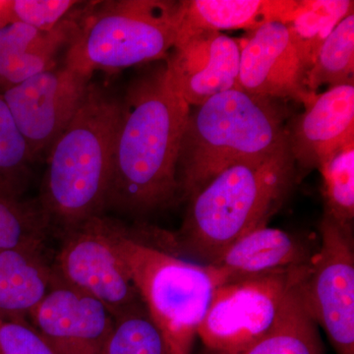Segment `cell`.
Segmentation results:
<instances>
[{
  "label": "cell",
  "instance_id": "d6986e66",
  "mask_svg": "<svg viewBox=\"0 0 354 354\" xmlns=\"http://www.w3.org/2000/svg\"><path fill=\"white\" fill-rule=\"evenodd\" d=\"M297 286L286 295L271 329L241 354H324L318 326L300 302Z\"/></svg>",
  "mask_w": 354,
  "mask_h": 354
},
{
  "label": "cell",
  "instance_id": "8fae6325",
  "mask_svg": "<svg viewBox=\"0 0 354 354\" xmlns=\"http://www.w3.org/2000/svg\"><path fill=\"white\" fill-rule=\"evenodd\" d=\"M243 39L205 30L177 35L165 60L172 90L193 108L236 88Z\"/></svg>",
  "mask_w": 354,
  "mask_h": 354
},
{
  "label": "cell",
  "instance_id": "4fadbf2b",
  "mask_svg": "<svg viewBox=\"0 0 354 354\" xmlns=\"http://www.w3.org/2000/svg\"><path fill=\"white\" fill-rule=\"evenodd\" d=\"M30 322L57 354H104L114 318L101 302L67 286L53 272L50 290Z\"/></svg>",
  "mask_w": 354,
  "mask_h": 354
},
{
  "label": "cell",
  "instance_id": "8992f818",
  "mask_svg": "<svg viewBox=\"0 0 354 354\" xmlns=\"http://www.w3.org/2000/svg\"><path fill=\"white\" fill-rule=\"evenodd\" d=\"M181 18L183 1H88L64 64L92 78L95 71L113 73L165 60Z\"/></svg>",
  "mask_w": 354,
  "mask_h": 354
},
{
  "label": "cell",
  "instance_id": "7a4b0ae2",
  "mask_svg": "<svg viewBox=\"0 0 354 354\" xmlns=\"http://www.w3.org/2000/svg\"><path fill=\"white\" fill-rule=\"evenodd\" d=\"M297 178L290 142L267 155L235 162L186 201L176 234L158 232V236L171 241L169 252L211 264L241 237L268 227Z\"/></svg>",
  "mask_w": 354,
  "mask_h": 354
},
{
  "label": "cell",
  "instance_id": "e0dca14e",
  "mask_svg": "<svg viewBox=\"0 0 354 354\" xmlns=\"http://www.w3.org/2000/svg\"><path fill=\"white\" fill-rule=\"evenodd\" d=\"M44 246L0 249V318L30 321L50 290L53 264Z\"/></svg>",
  "mask_w": 354,
  "mask_h": 354
},
{
  "label": "cell",
  "instance_id": "30bf717a",
  "mask_svg": "<svg viewBox=\"0 0 354 354\" xmlns=\"http://www.w3.org/2000/svg\"><path fill=\"white\" fill-rule=\"evenodd\" d=\"M91 79L64 64L1 94L35 162L48 157L78 111Z\"/></svg>",
  "mask_w": 354,
  "mask_h": 354
},
{
  "label": "cell",
  "instance_id": "484cf974",
  "mask_svg": "<svg viewBox=\"0 0 354 354\" xmlns=\"http://www.w3.org/2000/svg\"><path fill=\"white\" fill-rule=\"evenodd\" d=\"M83 4L75 0H9V17L10 22L50 32L75 15Z\"/></svg>",
  "mask_w": 354,
  "mask_h": 354
},
{
  "label": "cell",
  "instance_id": "52a82bcc",
  "mask_svg": "<svg viewBox=\"0 0 354 354\" xmlns=\"http://www.w3.org/2000/svg\"><path fill=\"white\" fill-rule=\"evenodd\" d=\"M310 265L218 286L198 329L203 346L243 353L271 329L286 295L304 279Z\"/></svg>",
  "mask_w": 354,
  "mask_h": 354
},
{
  "label": "cell",
  "instance_id": "2e32d148",
  "mask_svg": "<svg viewBox=\"0 0 354 354\" xmlns=\"http://www.w3.org/2000/svg\"><path fill=\"white\" fill-rule=\"evenodd\" d=\"M315 252L290 232L265 227L235 241L209 266L223 285L308 266Z\"/></svg>",
  "mask_w": 354,
  "mask_h": 354
},
{
  "label": "cell",
  "instance_id": "277c9868",
  "mask_svg": "<svg viewBox=\"0 0 354 354\" xmlns=\"http://www.w3.org/2000/svg\"><path fill=\"white\" fill-rule=\"evenodd\" d=\"M276 100L239 88L190 108L177 162L178 202H186L235 162L274 152L288 142Z\"/></svg>",
  "mask_w": 354,
  "mask_h": 354
},
{
  "label": "cell",
  "instance_id": "3957f363",
  "mask_svg": "<svg viewBox=\"0 0 354 354\" xmlns=\"http://www.w3.org/2000/svg\"><path fill=\"white\" fill-rule=\"evenodd\" d=\"M121 97L100 84H88L78 111L46 158L38 201L60 234L104 215Z\"/></svg>",
  "mask_w": 354,
  "mask_h": 354
},
{
  "label": "cell",
  "instance_id": "83f0119b",
  "mask_svg": "<svg viewBox=\"0 0 354 354\" xmlns=\"http://www.w3.org/2000/svg\"><path fill=\"white\" fill-rule=\"evenodd\" d=\"M9 0H0V28L10 22L8 12Z\"/></svg>",
  "mask_w": 354,
  "mask_h": 354
},
{
  "label": "cell",
  "instance_id": "ffe728a7",
  "mask_svg": "<svg viewBox=\"0 0 354 354\" xmlns=\"http://www.w3.org/2000/svg\"><path fill=\"white\" fill-rule=\"evenodd\" d=\"M353 0H300L286 24L307 72L317 51L342 19L353 13Z\"/></svg>",
  "mask_w": 354,
  "mask_h": 354
},
{
  "label": "cell",
  "instance_id": "9c48e42d",
  "mask_svg": "<svg viewBox=\"0 0 354 354\" xmlns=\"http://www.w3.org/2000/svg\"><path fill=\"white\" fill-rule=\"evenodd\" d=\"M58 235L53 269L60 281L101 302L114 319L143 304L116 252L111 218L94 216Z\"/></svg>",
  "mask_w": 354,
  "mask_h": 354
},
{
  "label": "cell",
  "instance_id": "4316f807",
  "mask_svg": "<svg viewBox=\"0 0 354 354\" xmlns=\"http://www.w3.org/2000/svg\"><path fill=\"white\" fill-rule=\"evenodd\" d=\"M0 354H57L30 321L0 318Z\"/></svg>",
  "mask_w": 354,
  "mask_h": 354
},
{
  "label": "cell",
  "instance_id": "5bb4252c",
  "mask_svg": "<svg viewBox=\"0 0 354 354\" xmlns=\"http://www.w3.org/2000/svg\"><path fill=\"white\" fill-rule=\"evenodd\" d=\"M298 177L320 167L344 147L354 143V84L330 87L316 95L288 131Z\"/></svg>",
  "mask_w": 354,
  "mask_h": 354
},
{
  "label": "cell",
  "instance_id": "ac0fdd59",
  "mask_svg": "<svg viewBox=\"0 0 354 354\" xmlns=\"http://www.w3.org/2000/svg\"><path fill=\"white\" fill-rule=\"evenodd\" d=\"M297 0H183L178 34L245 29L252 32L271 21L288 24Z\"/></svg>",
  "mask_w": 354,
  "mask_h": 354
},
{
  "label": "cell",
  "instance_id": "603a6c76",
  "mask_svg": "<svg viewBox=\"0 0 354 354\" xmlns=\"http://www.w3.org/2000/svg\"><path fill=\"white\" fill-rule=\"evenodd\" d=\"M35 162L0 94V192L23 197L32 179Z\"/></svg>",
  "mask_w": 354,
  "mask_h": 354
},
{
  "label": "cell",
  "instance_id": "6da1fadb",
  "mask_svg": "<svg viewBox=\"0 0 354 354\" xmlns=\"http://www.w3.org/2000/svg\"><path fill=\"white\" fill-rule=\"evenodd\" d=\"M189 111L165 62L133 79L121 97L106 209L144 216L178 202L177 162Z\"/></svg>",
  "mask_w": 354,
  "mask_h": 354
},
{
  "label": "cell",
  "instance_id": "f1b7e54d",
  "mask_svg": "<svg viewBox=\"0 0 354 354\" xmlns=\"http://www.w3.org/2000/svg\"><path fill=\"white\" fill-rule=\"evenodd\" d=\"M199 354H234V353H227V351H216V349H211V348H205L202 349L201 353Z\"/></svg>",
  "mask_w": 354,
  "mask_h": 354
},
{
  "label": "cell",
  "instance_id": "5b68a950",
  "mask_svg": "<svg viewBox=\"0 0 354 354\" xmlns=\"http://www.w3.org/2000/svg\"><path fill=\"white\" fill-rule=\"evenodd\" d=\"M116 252L127 268L149 315L174 354H191L193 344L221 286L209 265L183 259L140 241L124 225L111 220Z\"/></svg>",
  "mask_w": 354,
  "mask_h": 354
},
{
  "label": "cell",
  "instance_id": "44dd1931",
  "mask_svg": "<svg viewBox=\"0 0 354 354\" xmlns=\"http://www.w3.org/2000/svg\"><path fill=\"white\" fill-rule=\"evenodd\" d=\"M354 14L335 26L317 51L306 74L307 88L312 93L323 85L330 87L353 83Z\"/></svg>",
  "mask_w": 354,
  "mask_h": 354
},
{
  "label": "cell",
  "instance_id": "ba28073f",
  "mask_svg": "<svg viewBox=\"0 0 354 354\" xmlns=\"http://www.w3.org/2000/svg\"><path fill=\"white\" fill-rule=\"evenodd\" d=\"M320 246L297 286L300 302L337 354H354L353 227L324 214Z\"/></svg>",
  "mask_w": 354,
  "mask_h": 354
},
{
  "label": "cell",
  "instance_id": "7402d4cb",
  "mask_svg": "<svg viewBox=\"0 0 354 354\" xmlns=\"http://www.w3.org/2000/svg\"><path fill=\"white\" fill-rule=\"evenodd\" d=\"M51 232L38 199L0 192V249L44 246Z\"/></svg>",
  "mask_w": 354,
  "mask_h": 354
},
{
  "label": "cell",
  "instance_id": "cb8c5ba5",
  "mask_svg": "<svg viewBox=\"0 0 354 354\" xmlns=\"http://www.w3.org/2000/svg\"><path fill=\"white\" fill-rule=\"evenodd\" d=\"M318 169L323 178L324 214L344 227H353L354 143L335 153Z\"/></svg>",
  "mask_w": 354,
  "mask_h": 354
},
{
  "label": "cell",
  "instance_id": "9a60e30c",
  "mask_svg": "<svg viewBox=\"0 0 354 354\" xmlns=\"http://www.w3.org/2000/svg\"><path fill=\"white\" fill-rule=\"evenodd\" d=\"M87 3L84 2L75 15L50 32L20 22L0 28V94L57 66L58 53L73 41Z\"/></svg>",
  "mask_w": 354,
  "mask_h": 354
},
{
  "label": "cell",
  "instance_id": "7c38bea8",
  "mask_svg": "<svg viewBox=\"0 0 354 354\" xmlns=\"http://www.w3.org/2000/svg\"><path fill=\"white\" fill-rule=\"evenodd\" d=\"M307 69L288 26L261 25L243 39L236 88L271 100H292L307 106L316 93L306 85Z\"/></svg>",
  "mask_w": 354,
  "mask_h": 354
},
{
  "label": "cell",
  "instance_id": "d4e9b609",
  "mask_svg": "<svg viewBox=\"0 0 354 354\" xmlns=\"http://www.w3.org/2000/svg\"><path fill=\"white\" fill-rule=\"evenodd\" d=\"M104 354H174L144 304L114 319Z\"/></svg>",
  "mask_w": 354,
  "mask_h": 354
}]
</instances>
